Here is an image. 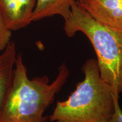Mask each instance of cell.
Segmentation results:
<instances>
[{
	"label": "cell",
	"mask_w": 122,
	"mask_h": 122,
	"mask_svg": "<svg viewBox=\"0 0 122 122\" xmlns=\"http://www.w3.org/2000/svg\"><path fill=\"white\" fill-rule=\"evenodd\" d=\"M65 63L52 83L46 76L30 79L20 54L16 56L13 83L0 117V122H45L44 114L67 80Z\"/></svg>",
	"instance_id": "1"
},
{
	"label": "cell",
	"mask_w": 122,
	"mask_h": 122,
	"mask_svg": "<svg viewBox=\"0 0 122 122\" xmlns=\"http://www.w3.org/2000/svg\"><path fill=\"white\" fill-rule=\"evenodd\" d=\"M84 79L67 100L57 102L50 120L56 122H107L115 111L114 93L101 76L97 60L82 67ZM119 95V94H118Z\"/></svg>",
	"instance_id": "2"
},
{
	"label": "cell",
	"mask_w": 122,
	"mask_h": 122,
	"mask_svg": "<svg viewBox=\"0 0 122 122\" xmlns=\"http://www.w3.org/2000/svg\"><path fill=\"white\" fill-rule=\"evenodd\" d=\"M68 37L81 32L89 40L97 56L101 76L114 93L122 94V30L101 23L76 2L65 20Z\"/></svg>",
	"instance_id": "3"
},
{
	"label": "cell",
	"mask_w": 122,
	"mask_h": 122,
	"mask_svg": "<svg viewBox=\"0 0 122 122\" xmlns=\"http://www.w3.org/2000/svg\"><path fill=\"white\" fill-rule=\"evenodd\" d=\"M77 3L96 20L122 30V0H80Z\"/></svg>",
	"instance_id": "4"
},
{
	"label": "cell",
	"mask_w": 122,
	"mask_h": 122,
	"mask_svg": "<svg viewBox=\"0 0 122 122\" xmlns=\"http://www.w3.org/2000/svg\"><path fill=\"white\" fill-rule=\"evenodd\" d=\"M36 0H0V13L11 31L24 28L32 22Z\"/></svg>",
	"instance_id": "5"
},
{
	"label": "cell",
	"mask_w": 122,
	"mask_h": 122,
	"mask_svg": "<svg viewBox=\"0 0 122 122\" xmlns=\"http://www.w3.org/2000/svg\"><path fill=\"white\" fill-rule=\"evenodd\" d=\"M16 58L15 45L10 42L0 53V117L11 87Z\"/></svg>",
	"instance_id": "6"
},
{
	"label": "cell",
	"mask_w": 122,
	"mask_h": 122,
	"mask_svg": "<svg viewBox=\"0 0 122 122\" xmlns=\"http://www.w3.org/2000/svg\"><path fill=\"white\" fill-rule=\"evenodd\" d=\"M75 0H36L31 16L32 22L59 15L66 20L71 14V7Z\"/></svg>",
	"instance_id": "7"
},
{
	"label": "cell",
	"mask_w": 122,
	"mask_h": 122,
	"mask_svg": "<svg viewBox=\"0 0 122 122\" xmlns=\"http://www.w3.org/2000/svg\"><path fill=\"white\" fill-rule=\"evenodd\" d=\"M11 31L6 25L0 13V53L2 52L10 43Z\"/></svg>",
	"instance_id": "8"
},
{
	"label": "cell",
	"mask_w": 122,
	"mask_h": 122,
	"mask_svg": "<svg viewBox=\"0 0 122 122\" xmlns=\"http://www.w3.org/2000/svg\"><path fill=\"white\" fill-rule=\"evenodd\" d=\"M119 95L116 94L115 97V111L113 115L107 122H122V110L119 102Z\"/></svg>",
	"instance_id": "9"
}]
</instances>
